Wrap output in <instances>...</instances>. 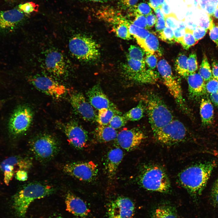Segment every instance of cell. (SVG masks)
<instances>
[{
  "label": "cell",
  "mask_w": 218,
  "mask_h": 218,
  "mask_svg": "<svg viewBox=\"0 0 218 218\" xmlns=\"http://www.w3.org/2000/svg\"><path fill=\"white\" fill-rule=\"evenodd\" d=\"M129 30L130 35L135 38L144 39L150 33L147 29L137 27L131 23L129 24Z\"/></svg>",
  "instance_id": "d590c367"
},
{
  "label": "cell",
  "mask_w": 218,
  "mask_h": 218,
  "mask_svg": "<svg viewBox=\"0 0 218 218\" xmlns=\"http://www.w3.org/2000/svg\"><path fill=\"white\" fill-rule=\"evenodd\" d=\"M187 64L189 74L196 72L198 69V64L197 56L195 52L190 54L187 58Z\"/></svg>",
  "instance_id": "60d3db41"
},
{
  "label": "cell",
  "mask_w": 218,
  "mask_h": 218,
  "mask_svg": "<svg viewBox=\"0 0 218 218\" xmlns=\"http://www.w3.org/2000/svg\"><path fill=\"white\" fill-rule=\"evenodd\" d=\"M123 156V151L119 147L111 149L108 152L105 167L107 175L109 178H112L115 175Z\"/></svg>",
  "instance_id": "7402d4cb"
},
{
  "label": "cell",
  "mask_w": 218,
  "mask_h": 218,
  "mask_svg": "<svg viewBox=\"0 0 218 218\" xmlns=\"http://www.w3.org/2000/svg\"><path fill=\"white\" fill-rule=\"evenodd\" d=\"M24 13L18 9L0 11V29L9 30L15 27L24 18Z\"/></svg>",
  "instance_id": "ffe728a7"
},
{
  "label": "cell",
  "mask_w": 218,
  "mask_h": 218,
  "mask_svg": "<svg viewBox=\"0 0 218 218\" xmlns=\"http://www.w3.org/2000/svg\"><path fill=\"white\" fill-rule=\"evenodd\" d=\"M187 79L189 95L190 98H198L206 94V83L199 72L190 74Z\"/></svg>",
  "instance_id": "44dd1931"
},
{
  "label": "cell",
  "mask_w": 218,
  "mask_h": 218,
  "mask_svg": "<svg viewBox=\"0 0 218 218\" xmlns=\"http://www.w3.org/2000/svg\"><path fill=\"white\" fill-rule=\"evenodd\" d=\"M139 0H119L118 5L122 9L130 8L136 5Z\"/></svg>",
  "instance_id": "f907efd6"
},
{
  "label": "cell",
  "mask_w": 218,
  "mask_h": 218,
  "mask_svg": "<svg viewBox=\"0 0 218 218\" xmlns=\"http://www.w3.org/2000/svg\"><path fill=\"white\" fill-rule=\"evenodd\" d=\"M198 72L206 83L213 77L210 65L207 58L205 54L203 56Z\"/></svg>",
  "instance_id": "4dcf8cb0"
},
{
  "label": "cell",
  "mask_w": 218,
  "mask_h": 218,
  "mask_svg": "<svg viewBox=\"0 0 218 218\" xmlns=\"http://www.w3.org/2000/svg\"><path fill=\"white\" fill-rule=\"evenodd\" d=\"M66 210L74 215L81 218L87 216L90 210L84 201L71 192L66 194Z\"/></svg>",
  "instance_id": "d6986e66"
},
{
  "label": "cell",
  "mask_w": 218,
  "mask_h": 218,
  "mask_svg": "<svg viewBox=\"0 0 218 218\" xmlns=\"http://www.w3.org/2000/svg\"><path fill=\"white\" fill-rule=\"evenodd\" d=\"M32 85L39 91L56 98L63 96L66 89L51 78L45 76H37L30 79Z\"/></svg>",
  "instance_id": "4fadbf2b"
},
{
  "label": "cell",
  "mask_w": 218,
  "mask_h": 218,
  "mask_svg": "<svg viewBox=\"0 0 218 218\" xmlns=\"http://www.w3.org/2000/svg\"><path fill=\"white\" fill-rule=\"evenodd\" d=\"M53 187L39 182L30 183L23 187L12 197V206L19 217L25 216L30 204L34 200L52 193Z\"/></svg>",
  "instance_id": "3957f363"
},
{
  "label": "cell",
  "mask_w": 218,
  "mask_h": 218,
  "mask_svg": "<svg viewBox=\"0 0 218 218\" xmlns=\"http://www.w3.org/2000/svg\"><path fill=\"white\" fill-rule=\"evenodd\" d=\"M71 105L75 112L84 120L93 122L96 121L97 114L94 108L81 92L69 93Z\"/></svg>",
  "instance_id": "7c38bea8"
},
{
  "label": "cell",
  "mask_w": 218,
  "mask_h": 218,
  "mask_svg": "<svg viewBox=\"0 0 218 218\" xmlns=\"http://www.w3.org/2000/svg\"><path fill=\"white\" fill-rule=\"evenodd\" d=\"M185 31V35L178 43L182 45L184 49L188 50L191 46L197 44L198 41L195 40L193 36V30L187 27Z\"/></svg>",
  "instance_id": "1f68e13d"
},
{
  "label": "cell",
  "mask_w": 218,
  "mask_h": 218,
  "mask_svg": "<svg viewBox=\"0 0 218 218\" xmlns=\"http://www.w3.org/2000/svg\"><path fill=\"white\" fill-rule=\"evenodd\" d=\"M86 95L89 102L94 108L97 110L105 108L119 110L99 84L94 85L90 88L87 91Z\"/></svg>",
  "instance_id": "e0dca14e"
},
{
  "label": "cell",
  "mask_w": 218,
  "mask_h": 218,
  "mask_svg": "<svg viewBox=\"0 0 218 218\" xmlns=\"http://www.w3.org/2000/svg\"><path fill=\"white\" fill-rule=\"evenodd\" d=\"M159 37L162 41L168 43L176 42L173 30L166 27L161 31L159 33Z\"/></svg>",
  "instance_id": "74e56055"
},
{
  "label": "cell",
  "mask_w": 218,
  "mask_h": 218,
  "mask_svg": "<svg viewBox=\"0 0 218 218\" xmlns=\"http://www.w3.org/2000/svg\"><path fill=\"white\" fill-rule=\"evenodd\" d=\"M207 32V30L198 26L193 31V35L195 40L198 41L205 36Z\"/></svg>",
  "instance_id": "681fc988"
},
{
  "label": "cell",
  "mask_w": 218,
  "mask_h": 218,
  "mask_svg": "<svg viewBox=\"0 0 218 218\" xmlns=\"http://www.w3.org/2000/svg\"><path fill=\"white\" fill-rule=\"evenodd\" d=\"M30 149L35 158L46 161L53 158L58 153L59 146L55 138L48 134L35 137L30 143Z\"/></svg>",
  "instance_id": "52a82bcc"
},
{
  "label": "cell",
  "mask_w": 218,
  "mask_h": 218,
  "mask_svg": "<svg viewBox=\"0 0 218 218\" xmlns=\"http://www.w3.org/2000/svg\"><path fill=\"white\" fill-rule=\"evenodd\" d=\"M166 27L165 18H160L157 19L155 24V28L157 32L159 33L161 31Z\"/></svg>",
  "instance_id": "11a10c76"
},
{
  "label": "cell",
  "mask_w": 218,
  "mask_h": 218,
  "mask_svg": "<svg viewBox=\"0 0 218 218\" xmlns=\"http://www.w3.org/2000/svg\"><path fill=\"white\" fill-rule=\"evenodd\" d=\"M45 63L47 70L54 75L61 76L64 74L67 71L64 58L58 51H49L45 56Z\"/></svg>",
  "instance_id": "ac0fdd59"
},
{
  "label": "cell",
  "mask_w": 218,
  "mask_h": 218,
  "mask_svg": "<svg viewBox=\"0 0 218 218\" xmlns=\"http://www.w3.org/2000/svg\"><path fill=\"white\" fill-rule=\"evenodd\" d=\"M63 130L68 141L74 147L82 149L85 147L88 140L87 132L75 121H70L63 126Z\"/></svg>",
  "instance_id": "2e32d148"
},
{
  "label": "cell",
  "mask_w": 218,
  "mask_h": 218,
  "mask_svg": "<svg viewBox=\"0 0 218 218\" xmlns=\"http://www.w3.org/2000/svg\"><path fill=\"white\" fill-rule=\"evenodd\" d=\"M146 47L150 54H154L159 51V44L157 38L153 34L150 33L144 39Z\"/></svg>",
  "instance_id": "836d02e7"
},
{
  "label": "cell",
  "mask_w": 218,
  "mask_h": 218,
  "mask_svg": "<svg viewBox=\"0 0 218 218\" xmlns=\"http://www.w3.org/2000/svg\"><path fill=\"white\" fill-rule=\"evenodd\" d=\"M152 218H177V216L172 207L162 206L158 207L154 211Z\"/></svg>",
  "instance_id": "f546056e"
},
{
  "label": "cell",
  "mask_w": 218,
  "mask_h": 218,
  "mask_svg": "<svg viewBox=\"0 0 218 218\" xmlns=\"http://www.w3.org/2000/svg\"><path fill=\"white\" fill-rule=\"evenodd\" d=\"M124 67L128 78L139 83L154 84L159 78L157 72L146 68L145 61L135 60L127 57V62Z\"/></svg>",
  "instance_id": "ba28073f"
},
{
  "label": "cell",
  "mask_w": 218,
  "mask_h": 218,
  "mask_svg": "<svg viewBox=\"0 0 218 218\" xmlns=\"http://www.w3.org/2000/svg\"><path fill=\"white\" fill-rule=\"evenodd\" d=\"M211 16L213 17L216 19L218 21V7L215 9L213 15Z\"/></svg>",
  "instance_id": "6125c7cd"
},
{
  "label": "cell",
  "mask_w": 218,
  "mask_h": 218,
  "mask_svg": "<svg viewBox=\"0 0 218 218\" xmlns=\"http://www.w3.org/2000/svg\"><path fill=\"white\" fill-rule=\"evenodd\" d=\"M156 14L157 18H164V15L163 13L161 8H159L154 10Z\"/></svg>",
  "instance_id": "94428289"
},
{
  "label": "cell",
  "mask_w": 218,
  "mask_h": 218,
  "mask_svg": "<svg viewBox=\"0 0 218 218\" xmlns=\"http://www.w3.org/2000/svg\"><path fill=\"white\" fill-rule=\"evenodd\" d=\"M127 121L124 116L116 114L113 117L108 125L115 129H117L125 125Z\"/></svg>",
  "instance_id": "ab89813d"
},
{
  "label": "cell",
  "mask_w": 218,
  "mask_h": 218,
  "mask_svg": "<svg viewBox=\"0 0 218 218\" xmlns=\"http://www.w3.org/2000/svg\"><path fill=\"white\" fill-rule=\"evenodd\" d=\"M116 114L121 115L119 110L104 108L98 110L96 121L101 125H107L113 117Z\"/></svg>",
  "instance_id": "484cf974"
},
{
  "label": "cell",
  "mask_w": 218,
  "mask_h": 218,
  "mask_svg": "<svg viewBox=\"0 0 218 218\" xmlns=\"http://www.w3.org/2000/svg\"><path fill=\"white\" fill-rule=\"evenodd\" d=\"M135 16V18L131 23L137 27L147 29L146 16L138 14Z\"/></svg>",
  "instance_id": "bcb514c9"
},
{
  "label": "cell",
  "mask_w": 218,
  "mask_h": 218,
  "mask_svg": "<svg viewBox=\"0 0 218 218\" xmlns=\"http://www.w3.org/2000/svg\"><path fill=\"white\" fill-rule=\"evenodd\" d=\"M210 98L215 106L218 107V93L210 94Z\"/></svg>",
  "instance_id": "680465c9"
},
{
  "label": "cell",
  "mask_w": 218,
  "mask_h": 218,
  "mask_svg": "<svg viewBox=\"0 0 218 218\" xmlns=\"http://www.w3.org/2000/svg\"><path fill=\"white\" fill-rule=\"evenodd\" d=\"M161 9L164 15L169 14L170 11V8L166 2L162 5Z\"/></svg>",
  "instance_id": "91938a15"
},
{
  "label": "cell",
  "mask_w": 218,
  "mask_h": 218,
  "mask_svg": "<svg viewBox=\"0 0 218 218\" xmlns=\"http://www.w3.org/2000/svg\"><path fill=\"white\" fill-rule=\"evenodd\" d=\"M127 57L135 60L145 61L146 52L142 48L135 45H131L128 49Z\"/></svg>",
  "instance_id": "e575fe53"
},
{
  "label": "cell",
  "mask_w": 218,
  "mask_h": 218,
  "mask_svg": "<svg viewBox=\"0 0 218 218\" xmlns=\"http://www.w3.org/2000/svg\"><path fill=\"white\" fill-rule=\"evenodd\" d=\"M209 29L210 30L209 35L210 39L218 47V26L216 25L213 22Z\"/></svg>",
  "instance_id": "c3c4849f"
},
{
  "label": "cell",
  "mask_w": 218,
  "mask_h": 218,
  "mask_svg": "<svg viewBox=\"0 0 218 218\" xmlns=\"http://www.w3.org/2000/svg\"><path fill=\"white\" fill-rule=\"evenodd\" d=\"M145 61L149 69L151 70H154L157 66V59L155 54L146 52Z\"/></svg>",
  "instance_id": "f6af8a7d"
},
{
  "label": "cell",
  "mask_w": 218,
  "mask_h": 218,
  "mask_svg": "<svg viewBox=\"0 0 218 218\" xmlns=\"http://www.w3.org/2000/svg\"><path fill=\"white\" fill-rule=\"evenodd\" d=\"M138 179L141 186L148 190L166 193L170 189V183L167 175L162 167L157 165L144 166Z\"/></svg>",
  "instance_id": "277c9868"
},
{
  "label": "cell",
  "mask_w": 218,
  "mask_h": 218,
  "mask_svg": "<svg viewBox=\"0 0 218 218\" xmlns=\"http://www.w3.org/2000/svg\"><path fill=\"white\" fill-rule=\"evenodd\" d=\"M63 170L80 180L89 182L96 179L98 171L97 164L91 161L67 163L64 166Z\"/></svg>",
  "instance_id": "8fae6325"
},
{
  "label": "cell",
  "mask_w": 218,
  "mask_h": 218,
  "mask_svg": "<svg viewBox=\"0 0 218 218\" xmlns=\"http://www.w3.org/2000/svg\"><path fill=\"white\" fill-rule=\"evenodd\" d=\"M187 57L183 53H180L176 58L175 64L176 71L181 76L187 78L189 75L187 64Z\"/></svg>",
  "instance_id": "4316f807"
},
{
  "label": "cell",
  "mask_w": 218,
  "mask_h": 218,
  "mask_svg": "<svg viewBox=\"0 0 218 218\" xmlns=\"http://www.w3.org/2000/svg\"><path fill=\"white\" fill-rule=\"evenodd\" d=\"M210 194L212 203L215 206H218V178L213 183Z\"/></svg>",
  "instance_id": "7dc6e473"
},
{
  "label": "cell",
  "mask_w": 218,
  "mask_h": 218,
  "mask_svg": "<svg viewBox=\"0 0 218 218\" xmlns=\"http://www.w3.org/2000/svg\"><path fill=\"white\" fill-rule=\"evenodd\" d=\"M173 31L175 41L178 43L185 35V29L177 28L173 30Z\"/></svg>",
  "instance_id": "db71d44e"
},
{
  "label": "cell",
  "mask_w": 218,
  "mask_h": 218,
  "mask_svg": "<svg viewBox=\"0 0 218 218\" xmlns=\"http://www.w3.org/2000/svg\"><path fill=\"white\" fill-rule=\"evenodd\" d=\"M69 50L76 58L84 61H94L100 55L99 46L92 38L81 35L72 37L69 42Z\"/></svg>",
  "instance_id": "5b68a950"
},
{
  "label": "cell",
  "mask_w": 218,
  "mask_h": 218,
  "mask_svg": "<svg viewBox=\"0 0 218 218\" xmlns=\"http://www.w3.org/2000/svg\"><path fill=\"white\" fill-rule=\"evenodd\" d=\"M140 99L147 112L153 133L173 119L170 110L161 98L155 92H147L141 95Z\"/></svg>",
  "instance_id": "7a4b0ae2"
},
{
  "label": "cell",
  "mask_w": 218,
  "mask_h": 218,
  "mask_svg": "<svg viewBox=\"0 0 218 218\" xmlns=\"http://www.w3.org/2000/svg\"><path fill=\"white\" fill-rule=\"evenodd\" d=\"M130 9L133 10L134 15L138 14L146 16L152 13L151 7L147 3L142 2L135 5Z\"/></svg>",
  "instance_id": "f35d334b"
},
{
  "label": "cell",
  "mask_w": 218,
  "mask_h": 218,
  "mask_svg": "<svg viewBox=\"0 0 218 218\" xmlns=\"http://www.w3.org/2000/svg\"><path fill=\"white\" fill-rule=\"evenodd\" d=\"M130 23L123 18L118 24V25L114 28L117 36L122 39L129 40L131 38V35L129 30Z\"/></svg>",
  "instance_id": "f1b7e54d"
},
{
  "label": "cell",
  "mask_w": 218,
  "mask_h": 218,
  "mask_svg": "<svg viewBox=\"0 0 218 218\" xmlns=\"http://www.w3.org/2000/svg\"><path fill=\"white\" fill-rule=\"evenodd\" d=\"M145 110L144 104L140 102L137 106L126 112L123 116L127 121H138L143 117Z\"/></svg>",
  "instance_id": "83f0119b"
},
{
  "label": "cell",
  "mask_w": 218,
  "mask_h": 218,
  "mask_svg": "<svg viewBox=\"0 0 218 218\" xmlns=\"http://www.w3.org/2000/svg\"><path fill=\"white\" fill-rule=\"evenodd\" d=\"M216 165L215 160H210L192 165L179 173L178 182L191 194L200 195Z\"/></svg>",
  "instance_id": "6da1fadb"
},
{
  "label": "cell",
  "mask_w": 218,
  "mask_h": 218,
  "mask_svg": "<svg viewBox=\"0 0 218 218\" xmlns=\"http://www.w3.org/2000/svg\"><path fill=\"white\" fill-rule=\"evenodd\" d=\"M38 5L35 3L31 2L21 4L18 5V8L23 12L29 14L38 10Z\"/></svg>",
  "instance_id": "7bdbcfd3"
},
{
  "label": "cell",
  "mask_w": 218,
  "mask_h": 218,
  "mask_svg": "<svg viewBox=\"0 0 218 218\" xmlns=\"http://www.w3.org/2000/svg\"><path fill=\"white\" fill-rule=\"evenodd\" d=\"M33 117V112L29 107L22 105L17 107L9 121L8 128L10 134L17 136L26 131L31 124Z\"/></svg>",
  "instance_id": "30bf717a"
},
{
  "label": "cell",
  "mask_w": 218,
  "mask_h": 218,
  "mask_svg": "<svg viewBox=\"0 0 218 218\" xmlns=\"http://www.w3.org/2000/svg\"><path fill=\"white\" fill-rule=\"evenodd\" d=\"M157 66L164 84L179 108L184 113H188L180 83L173 74L170 65L166 60L162 59L158 62Z\"/></svg>",
  "instance_id": "8992f818"
},
{
  "label": "cell",
  "mask_w": 218,
  "mask_h": 218,
  "mask_svg": "<svg viewBox=\"0 0 218 218\" xmlns=\"http://www.w3.org/2000/svg\"><path fill=\"white\" fill-rule=\"evenodd\" d=\"M164 18L166 27L171 28L173 30L178 27L180 20L173 13H170L165 15Z\"/></svg>",
  "instance_id": "b9f144b4"
},
{
  "label": "cell",
  "mask_w": 218,
  "mask_h": 218,
  "mask_svg": "<svg viewBox=\"0 0 218 218\" xmlns=\"http://www.w3.org/2000/svg\"><path fill=\"white\" fill-rule=\"evenodd\" d=\"M187 133L184 125L179 120L173 119L154 134L159 142L165 145H171L184 140Z\"/></svg>",
  "instance_id": "9c48e42d"
},
{
  "label": "cell",
  "mask_w": 218,
  "mask_h": 218,
  "mask_svg": "<svg viewBox=\"0 0 218 218\" xmlns=\"http://www.w3.org/2000/svg\"><path fill=\"white\" fill-rule=\"evenodd\" d=\"M218 7V0H200L198 7L209 15L212 16Z\"/></svg>",
  "instance_id": "d6a6232c"
},
{
  "label": "cell",
  "mask_w": 218,
  "mask_h": 218,
  "mask_svg": "<svg viewBox=\"0 0 218 218\" xmlns=\"http://www.w3.org/2000/svg\"><path fill=\"white\" fill-rule=\"evenodd\" d=\"M165 2V0H149L148 4L154 10L157 8H161Z\"/></svg>",
  "instance_id": "9f6ffc18"
},
{
  "label": "cell",
  "mask_w": 218,
  "mask_h": 218,
  "mask_svg": "<svg viewBox=\"0 0 218 218\" xmlns=\"http://www.w3.org/2000/svg\"><path fill=\"white\" fill-rule=\"evenodd\" d=\"M15 177L17 180L20 181H24L27 180L28 175L26 170H19L16 172Z\"/></svg>",
  "instance_id": "f5cc1de1"
},
{
  "label": "cell",
  "mask_w": 218,
  "mask_h": 218,
  "mask_svg": "<svg viewBox=\"0 0 218 218\" xmlns=\"http://www.w3.org/2000/svg\"><path fill=\"white\" fill-rule=\"evenodd\" d=\"M118 134L116 129L108 125L97 126L94 131V136L99 142L105 143L115 140Z\"/></svg>",
  "instance_id": "cb8c5ba5"
},
{
  "label": "cell",
  "mask_w": 218,
  "mask_h": 218,
  "mask_svg": "<svg viewBox=\"0 0 218 218\" xmlns=\"http://www.w3.org/2000/svg\"><path fill=\"white\" fill-rule=\"evenodd\" d=\"M212 77L218 81V62H213L212 64Z\"/></svg>",
  "instance_id": "6f0895ef"
},
{
  "label": "cell",
  "mask_w": 218,
  "mask_h": 218,
  "mask_svg": "<svg viewBox=\"0 0 218 218\" xmlns=\"http://www.w3.org/2000/svg\"><path fill=\"white\" fill-rule=\"evenodd\" d=\"M201 15L197 20V25L198 26L207 30L213 23L212 18L211 16L203 10Z\"/></svg>",
  "instance_id": "8d00e7d4"
},
{
  "label": "cell",
  "mask_w": 218,
  "mask_h": 218,
  "mask_svg": "<svg viewBox=\"0 0 218 218\" xmlns=\"http://www.w3.org/2000/svg\"><path fill=\"white\" fill-rule=\"evenodd\" d=\"M200 113L203 126H208L212 124L214 111L213 103L210 98L206 97L202 98L200 106Z\"/></svg>",
  "instance_id": "603a6c76"
},
{
  "label": "cell",
  "mask_w": 218,
  "mask_h": 218,
  "mask_svg": "<svg viewBox=\"0 0 218 218\" xmlns=\"http://www.w3.org/2000/svg\"><path fill=\"white\" fill-rule=\"evenodd\" d=\"M210 153H212V154L215 155V156L218 158V152L214 151L213 152H210Z\"/></svg>",
  "instance_id": "e7e4bbea"
},
{
  "label": "cell",
  "mask_w": 218,
  "mask_h": 218,
  "mask_svg": "<svg viewBox=\"0 0 218 218\" xmlns=\"http://www.w3.org/2000/svg\"><path fill=\"white\" fill-rule=\"evenodd\" d=\"M147 20V29L152 28L156 24L157 18L152 13L145 16Z\"/></svg>",
  "instance_id": "816d5d0a"
},
{
  "label": "cell",
  "mask_w": 218,
  "mask_h": 218,
  "mask_svg": "<svg viewBox=\"0 0 218 218\" xmlns=\"http://www.w3.org/2000/svg\"><path fill=\"white\" fill-rule=\"evenodd\" d=\"M5 1L9 3H12L15 0H4Z\"/></svg>",
  "instance_id": "03108f58"
},
{
  "label": "cell",
  "mask_w": 218,
  "mask_h": 218,
  "mask_svg": "<svg viewBox=\"0 0 218 218\" xmlns=\"http://www.w3.org/2000/svg\"><path fill=\"white\" fill-rule=\"evenodd\" d=\"M145 136L138 128L125 129L118 133L115 140L121 147L129 151L138 147L145 139Z\"/></svg>",
  "instance_id": "9a60e30c"
},
{
  "label": "cell",
  "mask_w": 218,
  "mask_h": 218,
  "mask_svg": "<svg viewBox=\"0 0 218 218\" xmlns=\"http://www.w3.org/2000/svg\"><path fill=\"white\" fill-rule=\"evenodd\" d=\"M82 1H91L95 2H107L110 0H81Z\"/></svg>",
  "instance_id": "be15d7a7"
},
{
  "label": "cell",
  "mask_w": 218,
  "mask_h": 218,
  "mask_svg": "<svg viewBox=\"0 0 218 218\" xmlns=\"http://www.w3.org/2000/svg\"><path fill=\"white\" fill-rule=\"evenodd\" d=\"M134 211V205L130 199L119 197L108 204L107 218H132Z\"/></svg>",
  "instance_id": "5bb4252c"
},
{
  "label": "cell",
  "mask_w": 218,
  "mask_h": 218,
  "mask_svg": "<svg viewBox=\"0 0 218 218\" xmlns=\"http://www.w3.org/2000/svg\"><path fill=\"white\" fill-rule=\"evenodd\" d=\"M54 218H64L62 217L61 216H56L55 217H54Z\"/></svg>",
  "instance_id": "003e7915"
},
{
  "label": "cell",
  "mask_w": 218,
  "mask_h": 218,
  "mask_svg": "<svg viewBox=\"0 0 218 218\" xmlns=\"http://www.w3.org/2000/svg\"><path fill=\"white\" fill-rule=\"evenodd\" d=\"M206 92L210 94L218 93V81L212 77L206 82Z\"/></svg>",
  "instance_id": "ee69618b"
},
{
  "label": "cell",
  "mask_w": 218,
  "mask_h": 218,
  "mask_svg": "<svg viewBox=\"0 0 218 218\" xmlns=\"http://www.w3.org/2000/svg\"><path fill=\"white\" fill-rule=\"evenodd\" d=\"M1 163L12 165L15 167H18L19 170H26L31 167V162L28 159L19 156H12L2 161Z\"/></svg>",
  "instance_id": "d4e9b609"
}]
</instances>
